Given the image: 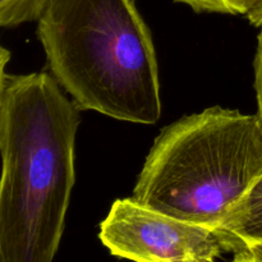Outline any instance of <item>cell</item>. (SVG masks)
Returning a JSON list of instances; mask_svg holds the SVG:
<instances>
[{"label": "cell", "mask_w": 262, "mask_h": 262, "mask_svg": "<svg viewBox=\"0 0 262 262\" xmlns=\"http://www.w3.org/2000/svg\"><path fill=\"white\" fill-rule=\"evenodd\" d=\"M253 67H255V90L256 99H257V113H256V115H257L262 127V26H260L257 50H256Z\"/></svg>", "instance_id": "8"}, {"label": "cell", "mask_w": 262, "mask_h": 262, "mask_svg": "<svg viewBox=\"0 0 262 262\" xmlns=\"http://www.w3.org/2000/svg\"><path fill=\"white\" fill-rule=\"evenodd\" d=\"M233 253V262H262V242L247 243Z\"/></svg>", "instance_id": "9"}, {"label": "cell", "mask_w": 262, "mask_h": 262, "mask_svg": "<svg viewBox=\"0 0 262 262\" xmlns=\"http://www.w3.org/2000/svg\"><path fill=\"white\" fill-rule=\"evenodd\" d=\"M227 252L247 243L262 242V174L216 228Z\"/></svg>", "instance_id": "5"}, {"label": "cell", "mask_w": 262, "mask_h": 262, "mask_svg": "<svg viewBox=\"0 0 262 262\" xmlns=\"http://www.w3.org/2000/svg\"><path fill=\"white\" fill-rule=\"evenodd\" d=\"M10 61V51L5 49L0 43V112H2L3 100H4L5 87H7L8 74H7V66Z\"/></svg>", "instance_id": "10"}, {"label": "cell", "mask_w": 262, "mask_h": 262, "mask_svg": "<svg viewBox=\"0 0 262 262\" xmlns=\"http://www.w3.org/2000/svg\"><path fill=\"white\" fill-rule=\"evenodd\" d=\"M99 238L112 255L133 262H216L227 252L215 229L115 200Z\"/></svg>", "instance_id": "4"}, {"label": "cell", "mask_w": 262, "mask_h": 262, "mask_svg": "<svg viewBox=\"0 0 262 262\" xmlns=\"http://www.w3.org/2000/svg\"><path fill=\"white\" fill-rule=\"evenodd\" d=\"M79 107L51 74L8 76L0 112V262H53L76 182Z\"/></svg>", "instance_id": "1"}, {"label": "cell", "mask_w": 262, "mask_h": 262, "mask_svg": "<svg viewBox=\"0 0 262 262\" xmlns=\"http://www.w3.org/2000/svg\"><path fill=\"white\" fill-rule=\"evenodd\" d=\"M176 2L188 5L197 13L246 15L257 0H176Z\"/></svg>", "instance_id": "7"}, {"label": "cell", "mask_w": 262, "mask_h": 262, "mask_svg": "<svg viewBox=\"0 0 262 262\" xmlns=\"http://www.w3.org/2000/svg\"><path fill=\"white\" fill-rule=\"evenodd\" d=\"M51 0H0V30L37 22Z\"/></svg>", "instance_id": "6"}, {"label": "cell", "mask_w": 262, "mask_h": 262, "mask_svg": "<svg viewBox=\"0 0 262 262\" xmlns=\"http://www.w3.org/2000/svg\"><path fill=\"white\" fill-rule=\"evenodd\" d=\"M246 17L256 27L262 26V0H257L255 3V5L251 8V10L246 14Z\"/></svg>", "instance_id": "11"}, {"label": "cell", "mask_w": 262, "mask_h": 262, "mask_svg": "<svg viewBox=\"0 0 262 262\" xmlns=\"http://www.w3.org/2000/svg\"><path fill=\"white\" fill-rule=\"evenodd\" d=\"M37 37L79 109L138 124L160 119L158 58L135 0H51Z\"/></svg>", "instance_id": "2"}, {"label": "cell", "mask_w": 262, "mask_h": 262, "mask_svg": "<svg viewBox=\"0 0 262 262\" xmlns=\"http://www.w3.org/2000/svg\"><path fill=\"white\" fill-rule=\"evenodd\" d=\"M261 174L257 115L214 106L164 128L146 158L132 199L216 229Z\"/></svg>", "instance_id": "3"}]
</instances>
